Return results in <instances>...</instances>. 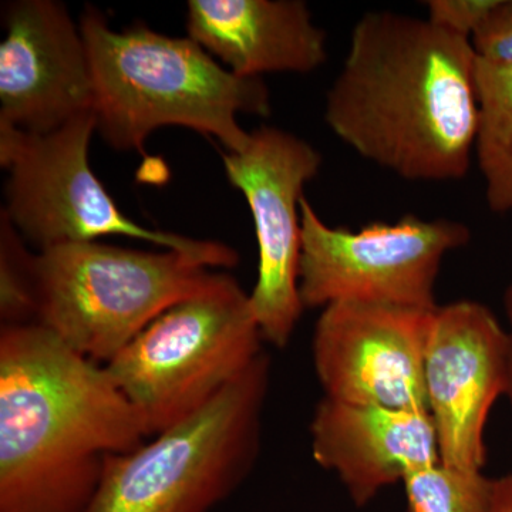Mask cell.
Wrapping results in <instances>:
<instances>
[{
	"label": "cell",
	"mask_w": 512,
	"mask_h": 512,
	"mask_svg": "<svg viewBox=\"0 0 512 512\" xmlns=\"http://www.w3.org/2000/svg\"><path fill=\"white\" fill-rule=\"evenodd\" d=\"M477 57L470 40L396 12L363 15L326 94L325 123L409 181L461 180L474 158Z\"/></svg>",
	"instance_id": "1"
},
{
	"label": "cell",
	"mask_w": 512,
	"mask_h": 512,
	"mask_svg": "<svg viewBox=\"0 0 512 512\" xmlns=\"http://www.w3.org/2000/svg\"><path fill=\"white\" fill-rule=\"evenodd\" d=\"M106 366L39 323L0 329V512H87L107 461L148 439Z\"/></svg>",
	"instance_id": "2"
},
{
	"label": "cell",
	"mask_w": 512,
	"mask_h": 512,
	"mask_svg": "<svg viewBox=\"0 0 512 512\" xmlns=\"http://www.w3.org/2000/svg\"><path fill=\"white\" fill-rule=\"evenodd\" d=\"M79 25L92 64L96 131L117 150L141 153L153 131L180 126L238 153L251 136L239 114H271L264 80L229 72L191 37L144 25L117 32L93 6Z\"/></svg>",
	"instance_id": "3"
},
{
	"label": "cell",
	"mask_w": 512,
	"mask_h": 512,
	"mask_svg": "<svg viewBox=\"0 0 512 512\" xmlns=\"http://www.w3.org/2000/svg\"><path fill=\"white\" fill-rule=\"evenodd\" d=\"M271 373L264 352L200 412L111 457L87 512H211L224 503L258 460Z\"/></svg>",
	"instance_id": "4"
},
{
	"label": "cell",
	"mask_w": 512,
	"mask_h": 512,
	"mask_svg": "<svg viewBox=\"0 0 512 512\" xmlns=\"http://www.w3.org/2000/svg\"><path fill=\"white\" fill-rule=\"evenodd\" d=\"M221 272L181 252L82 242L36 252V323L106 366L144 329Z\"/></svg>",
	"instance_id": "5"
},
{
	"label": "cell",
	"mask_w": 512,
	"mask_h": 512,
	"mask_svg": "<svg viewBox=\"0 0 512 512\" xmlns=\"http://www.w3.org/2000/svg\"><path fill=\"white\" fill-rule=\"evenodd\" d=\"M249 293L221 272L151 322L106 369L148 436L204 409L265 352Z\"/></svg>",
	"instance_id": "6"
},
{
	"label": "cell",
	"mask_w": 512,
	"mask_h": 512,
	"mask_svg": "<svg viewBox=\"0 0 512 512\" xmlns=\"http://www.w3.org/2000/svg\"><path fill=\"white\" fill-rule=\"evenodd\" d=\"M93 113L59 130L30 134L0 124V165L8 173L3 214L37 252L120 235L181 252L214 269L234 268V248L137 224L113 200L89 161Z\"/></svg>",
	"instance_id": "7"
},
{
	"label": "cell",
	"mask_w": 512,
	"mask_h": 512,
	"mask_svg": "<svg viewBox=\"0 0 512 512\" xmlns=\"http://www.w3.org/2000/svg\"><path fill=\"white\" fill-rule=\"evenodd\" d=\"M301 221L299 293L305 309L357 302L434 311L444 258L471 238L463 222L414 215L359 231L333 228L306 197Z\"/></svg>",
	"instance_id": "8"
},
{
	"label": "cell",
	"mask_w": 512,
	"mask_h": 512,
	"mask_svg": "<svg viewBox=\"0 0 512 512\" xmlns=\"http://www.w3.org/2000/svg\"><path fill=\"white\" fill-rule=\"evenodd\" d=\"M222 161L254 218L258 276L249 293L252 312L265 342L284 349L305 309L299 293L301 201L322 156L303 138L264 126L251 131L244 150L224 154Z\"/></svg>",
	"instance_id": "9"
},
{
	"label": "cell",
	"mask_w": 512,
	"mask_h": 512,
	"mask_svg": "<svg viewBox=\"0 0 512 512\" xmlns=\"http://www.w3.org/2000/svg\"><path fill=\"white\" fill-rule=\"evenodd\" d=\"M434 311L357 302L323 308L312 336L323 397L429 412L424 355Z\"/></svg>",
	"instance_id": "10"
},
{
	"label": "cell",
	"mask_w": 512,
	"mask_h": 512,
	"mask_svg": "<svg viewBox=\"0 0 512 512\" xmlns=\"http://www.w3.org/2000/svg\"><path fill=\"white\" fill-rule=\"evenodd\" d=\"M510 338L483 303L463 299L434 311L424 380L446 466L483 471L485 426L494 403L504 396Z\"/></svg>",
	"instance_id": "11"
},
{
	"label": "cell",
	"mask_w": 512,
	"mask_h": 512,
	"mask_svg": "<svg viewBox=\"0 0 512 512\" xmlns=\"http://www.w3.org/2000/svg\"><path fill=\"white\" fill-rule=\"evenodd\" d=\"M0 45V124L47 134L93 113V73L80 25L55 0L6 8Z\"/></svg>",
	"instance_id": "12"
},
{
	"label": "cell",
	"mask_w": 512,
	"mask_h": 512,
	"mask_svg": "<svg viewBox=\"0 0 512 512\" xmlns=\"http://www.w3.org/2000/svg\"><path fill=\"white\" fill-rule=\"evenodd\" d=\"M312 456L339 477L356 507L372 503L416 468L439 463V441L426 410L359 406L323 397L311 426Z\"/></svg>",
	"instance_id": "13"
},
{
	"label": "cell",
	"mask_w": 512,
	"mask_h": 512,
	"mask_svg": "<svg viewBox=\"0 0 512 512\" xmlns=\"http://www.w3.org/2000/svg\"><path fill=\"white\" fill-rule=\"evenodd\" d=\"M187 30L239 77L311 73L328 59L325 30L302 0H190Z\"/></svg>",
	"instance_id": "14"
},
{
	"label": "cell",
	"mask_w": 512,
	"mask_h": 512,
	"mask_svg": "<svg viewBox=\"0 0 512 512\" xmlns=\"http://www.w3.org/2000/svg\"><path fill=\"white\" fill-rule=\"evenodd\" d=\"M478 123L474 157L485 200L495 214L512 211V69L477 60Z\"/></svg>",
	"instance_id": "15"
},
{
	"label": "cell",
	"mask_w": 512,
	"mask_h": 512,
	"mask_svg": "<svg viewBox=\"0 0 512 512\" xmlns=\"http://www.w3.org/2000/svg\"><path fill=\"white\" fill-rule=\"evenodd\" d=\"M491 483L483 471L439 463L404 477L406 512H490Z\"/></svg>",
	"instance_id": "16"
},
{
	"label": "cell",
	"mask_w": 512,
	"mask_h": 512,
	"mask_svg": "<svg viewBox=\"0 0 512 512\" xmlns=\"http://www.w3.org/2000/svg\"><path fill=\"white\" fill-rule=\"evenodd\" d=\"M2 212L0 318L2 325L36 323V254Z\"/></svg>",
	"instance_id": "17"
},
{
	"label": "cell",
	"mask_w": 512,
	"mask_h": 512,
	"mask_svg": "<svg viewBox=\"0 0 512 512\" xmlns=\"http://www.w3.org/2000/svg\"><path fill=\"white\" fill-rule=\"evenodd\" d=\"M501 0H429L427 20L451 35L471 40Z\"/></svg>",
	"instance_id": "18"
},
{
	"label": "cell",
	"mask_w": 512,
	"mask_h": 512,
	"mask_svg": "<svg viewBox=\"0 0 512 512\" xmlns=\"http://www.w3.org/2000/svg\"><path fill=\"white\" fill-rule=\"evenodd\" d=\"M470 43L480 62L512 69V0H501Z\"/></svg>",
	"instance_id": "19"
},
{
	"label": "cell",
	"mask_w": 512,
	"mask_h": 512,
	"mask_svg": "<svg viewBox=\"0 0 512 512\" xmlns=\"http://www.w3.org/2000/svg\"><path fill=\"white\" fill-rule=\"evenodd\" d=\"M490 512H512V474L491 483Z\"/></svg>",
	"instance_id": "20"
},
{
	"label": "cell",
	"mask_w": 512,
	"mask_h": 512,
	"mask_svg": "<svg viewBox=\"0 0 512 512\" xmlns=\"http://www.w3.org/2000/svg\"><path fill=\"white\" fill-rule=\"evenodd\" d=\"M504 396L508 397V400H510L512 406V333L510 338V346H508L507 372H505Z\"/></svg>",
	"instance_id": "21"
},
{
	"label": "cell",
	"mask_w": 512,
	"mask_h": 512,
	"mask_svg": "<svg viewBox=\"0 0 512 512\" xmlns=\"http://www.w3.org/2000/svg\"><path fill=\"white\" fill-rule=\"evenodd\" d=\"M504 311H505V316H507L508 323H510L511 333H512V282L510 285H508V288L505 289Z\"/></svg>",
	"instance_id": "22"
}]
</instances>
